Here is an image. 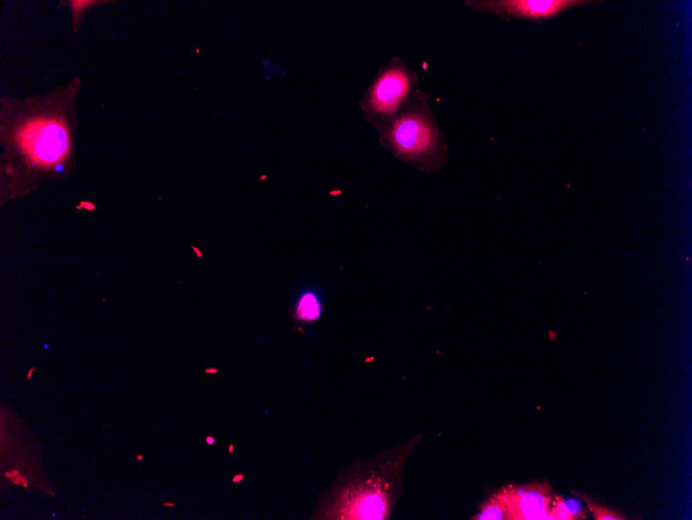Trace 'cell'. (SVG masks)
Instances as JSON below:
<instances>
[{
	"label": "cell",
	"mask_w": 692,
	"mask_h": 520,
	"mask_svg": "<svg viewBox=\"0 0 692 520\" xmlns=\"http://www.w3.org/2000/svg\"><path fill=\"white\" fill-rule=\"evenodd\" d=\"M4 477H6V479H8L13 484L24 487V489H27L29 487V481H27V479L25 478L22 474H21L20 470H17V468L10 470V472H4Z\"/></svg>",
	"instance_id": "obj_11"
},
{
	"label": "cell",
	"mask_w": 692,
	"mask_h": 520,
	"mask_svg": "<svg viewBox=\"0 0 692 520\" xmlns=\"http://www.w3.org/2000/svg\"><path fill=\"white\" fill-rule=\"evenodd\" d=\"M165 506L173 507L174 504H165Z\"/></svg>",
	"instance_id": "obj_17"
},
{
	"label": "cell",
	"mask_w": 692,
	"mask_h": 520,
	"mask_svg": "<svg viewBox=\"0 0 692 520\" xmlns=\"http://www.w3.org/2000/svg\"><path fill=\"white\" fill-rule=\"evenodd\" d=\"M408 89V79L403 72L392 70L380 77L373 92V108L382 113H392L403 100Z\"/></svg>",
	"instance_id": "obj_6"
},
{
	"label": "cell",
	"mask_w": 692,
	"mask_h": 520,
	"mask_svg": "<svg viewBox=\"0 0 692 520\" xmlns=\"http://www.w3.org/2000/svg\"><path fill=\"white\" fill-rule=\"evenodd\" d=\"M588 0H504V1L468 2L480 10H489L503 17H517L532 20L549 19L575 6L594 3Z\"/></svg>",
	"instance_id": "obj_4"
},
{
	"label": "cell",
	"mask_w": 692,
	"mask_h": 520,
	"mask_svg": "<svg viewBox=\"0 0 692 520\" xmlns=\"http://www.w3.org/2000/svg\"><path fill=\"white\" fill-rule=\"evenodd\" d=\"M136 459L138 460V461H143V455H137Z\"/></svg>",
	"instance_id": "obj_15"
},
{
	"label": "cell",
	"mask_w": 692,
	"mask_h": 520,
	"mask_svg": "<svg viewBox=\"0 0 692 520\" xmlns=\"http://www.w3.org/2000/svg\"><path fill=\"white\" fill-rule=\"evenodd\" d=\"M242 479H243V476H236V477H234V478H233V482H236H236H238V481L242 480Z\"/></svg>",
	"instance_id": "obj_13"
},
{
	"label": "cell",
	"mask_w": 692,
	"mask_h": 520,
	"mask_svg": "<svg viewBox=\"0 0 692 520\" xmlns=\"http://www.w3.org/2000/svg\"><path fill=\"white\" fill-rule=\"evenodd\" d=\"M421 440L419 434L401 446L350 465L324 494L317 519H390L403 492L406 463Z\"/></svg>",
	"instance_id": "obj_2"
},
{
	"label": "cell",
	"mask_w": 692,
	"mask_h": 520,
	"mask_svg": "<svg viewBox=\"0 0 692 520\" xmlns=\"http://www.w3.org/2000/svg\"><path fill=\"white\" fill-rule=\"evenodd\" d=\"M575 496L578 498H582L584 502L588 505L589 510L592 512L594 515L595 520H626V517L622 514V513L617 512V511L612 510V509L606 508V507L601 506V505L596 504V503L593 502L589 496L586 494L582 493V492L573 491Z\"/></svg>",
	"instance_id": "obj_10"
},
{
	"label": "cell",
	"mask_w": 692,
	"mask_h": 520,
	"mask_svg": "<svg viewBox=\"0 0 692 520\" xmlns=\"http://www.w3.org/2000/svg\"><path fill=\"white\" fill-rule=\"evenodd\" d=\"M393 145L399 154L410 159L428 154L433 147V134L424 120L417 115L403 118L395 125Z\"/></svg>",
	"instance_id": "obj_5"
},
{
	"label": "cell",
	"mask_w": 692,
	"mask_h": 520,
	"mask_svg": "<svg viewBox=\"0 0 692 520\" xmlns=\"http://www.w3.org/2000/svg\"><path fill=\"white\" fill-rule=\"evenodd\" d=\"M206 442H208V444H212L215 442V438L212 437V436H208V437H206Z\"/></svg>",
	"instance_id": "obj_12"
},
{
	"label": "cell",
	"mask_w": 692,
	"mask_h": 520,
	"mask_svg": "<svg viewBox=\"0 0 692 520\" xmlns=\"http://www.w3.org/2000/svg\"><path fill=\"white\" fill-rule=\"evenodd\" d=\"M322 315L319 300L312 292H307L301 296L296 309V316L300 321H317Z\"/></svg>",
	"instance_id": "obj_9"
},
{
	"label": "cell",
	"mask_w": 692,
	"mask_h": 520,
	"mask_svg": "<svg viewBox=\"0 0 692 520\" xmlns=\"http://www.w3.org/2000/svg\"><path fill=\"white\" fill-rule=\"evenodd\" d=\"M79 77L66 87L27 99H0V141L12 195L27 193L74 163Z\"/></svg>",
	"instance_id": "obj_1"
},
{
	"label": "cell",
	"mask_w": 692,
	"mask_h": 520,
	"mask_svg": "<svg viewBox=\"0 0 692 520\" xmlns=\"http://www.w3.org/2000/svg\"><path fill=\"white\" fill-rule=\"evenodd\" d=\"M34 370H36L34 369H34L30 370L29 375H27V379H30V377H31L32 373H34Z\"/></svg>",
	"instance_id": "obj_14"
},
{
	"label": "cell",
	"mask_w": 692,
	"mask_h": 520,
	"mask_svg": "<svg viewBox=\"0 0 692 520\" xmlns=\"http://www.w3.org/2000/svg\"><path fill=\"white\" fill-rule=\"evenodd\" d=\"M498 491L507 506V520H552L548 512L554 493L547 482L511 484Z\"/></svg>",
	"instance_id": "obj_3"
},
{
	"label": "cell",
	"mask_w": 692,
	"mask_h": 520,
	"mask_svg": "<svg viewBox=\"0 0 692 520\" xmlns=\"http://www.w3.org/2000/svg\"><path fill=\"white\" fill-rule=\"evenodd\" d=\"M552 506L548 512L552 520L586 519V512L577 500H564L562 496L554 494Z\"/></svg>",
	"instance_id": "obj_7"
},
{
	"label": "cell",
	"mask_w": 692,
	"mask_h": 520,
	"mask_svg": "<svg viewBox=\"0 0 692 520\" xmlns=\"http://www.w3.org/2000/svg\"><path fill=\"white\" fill-rule=\"evenodd\" d=\"M508 512L504 498L500 491L492 494L491 498L481 505L480 512L473 517V520H507Z\"/></svg>",
	"instance_id": "obj_8"
},
{
	"label": "cell",
	"mask_w": 692,
	"mask_h": 520,
	"mask_svg": "<svg viewBox=\"0 0 692 520\" xmlns=\"http://www.w3.org/2000/svg\"><path fill=\"white\" fill-rule=\"evenodd\" d=\"M232 450H233V447H232V446L229 447V452L231 453L232 452Z\"/></svg>",
	"instance_id": "obj_16"
}]
</instances>
